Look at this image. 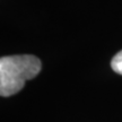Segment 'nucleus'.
I'll use <instances>...</instances> for the list:
<instances>
[{
  "label": "nucleus",
  "instance_id": "1",
  "mask_svg": "<svg viewBox=\"0 0 122 122\" xmlns=\"http://www.w3.org/2000/svg\"><path fill=\"white\" fill-rule=\"evenodd\" d=\"M42 63L37 57L30 54L6 56L0 59V95H15L20 91L26 80L40 74Z\"/></svg>",
  "mask_w": 122,
  "mask_h": 122
},
{
  "label": "nucleus",
  "instance_id": "2",
  "mask_svg": "<svg viewBox=\"0 0 122 122\" xmlns=\"http://www.w3.org/2000/svg\"><path fill=\"white\" fill-rule=\"evenodd\" d=\"M111 67L117 74L122 75V51L117 53L111 61Z\"/></svg>",
  "mask_w": 122,
  "mask_h": 122
}]
</instances>
